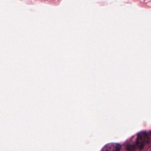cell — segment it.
I'll use <instances>...</instances> for the list:
<instances>
[{"label":"cell","instance_id":"cell-1","mask_svg":"<svg viewBox=\"0 0 151 151\" xmlns=\"http://www.w3.org/2000/svg\"><path fill=\"white\" fill-rule=\"evenodd\" d=\"M121 146L116 143H110L105 145L101 151H120Z\"/></svg>","mask_w":151,"mask_h":151},{"label":"cell","instance_id":"cell-2","mask_svg":"<svg viewBox=\"0 0 151 151\" xmlns=\"http://www.w3.org/2000/svg\"><path fill=\"white\" fill-rule=\"evenodd\" d=\"M140 151H151V141L149 140L145 143L140 149Z\"/></svg>","mask_w":151,"mask_h":151}]
</instances>
